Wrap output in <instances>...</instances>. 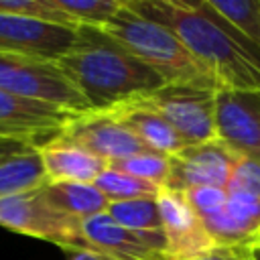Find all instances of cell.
<instances>
[{"mask_svg":"<svg viewBox=\"0 0 260 260\" xmlns=\"http://www.w3.org/2000/svg\"><path fill=\"white\" fill-rule=\"evenodd\" d=\"M144 18L171 28L213 73L219 89H260V49L238 32L209 0H126Z\"/></svg>","mask_w":260,"mask_h":260,"instance_id":"obj_1","label":"cell"},{"mask_svg":"<svg viewBox=\"0 0 260 260\" xmlns=\"http://www.w3.org/2000/svg\"><path fill=\"white\" fill-rule=\"evenodd\" d=\"M57 65L91 110H110L167 85L144 61L128 53L102 28L91 26H79L75 47L59 57Z\"/></svg>","mask_w":260,"mask_h":260,"instance_id":"obj_2","label":"cell"},{"mask_svg":"<svg viewBox=\"0 0 260 260\" xmlns=\"http://www.w3.org/2000/svg\"><path fill=\"white\" fill-rule=\"evenodd\" d=\"M102 30L122 45L128 53L154 69L167 85H191L203 89H219L217 79L207 71L167 26L140 16L126 0L120 12L110 18Z\"/></svg>","mask_w":260,"mask_h":260,"instance_id":"obj_3","label":"cell"},{"mask_svg":"<svg viewBox=\"0 0 260 260\" xmlns=\"http://www.w3.org/2000/svg\"><path fill=\"white\" fill-rule=\"evenodd\" d=\"M0 228L45 240L69 252L89 250L81 232V221L55 209L45 199L43 185L0 197Z\"/></svg>","mask_w":260,"mask_h":260,"instance_id":"obj_4","label":"cell"},{"mask_svg":"<svg viewBox=\"0 0 260 260\" xmlns=\"http://www.w3.org/2000/svg\"><path fill=\"white\" fill-rule=\"evenodd\" d=\"M0 89L20 98L53 104L75 114L91 110L87 100L63 73L57 61L0 53Z\"/></svg>","mask_w":260,"mask_h":260,"instance_id":"obj_5","label":"cell"},{"mask_svg":"<svg viewBox=\"0 0 260 260\" xmlns=\"http://www.w3.org/2000/svg\"><path fill=\"white\" fill-rule=\"evenodd\" d=\"M132 100L160 114L187 144H199L217 138L215 89L162 85Z\"/></svg>","mask_w":260,"mask_h":260,"instance_id":"obj_6","label":"cell"},{"mask_svg":"<svg viewBox=\"0 0 260 260\" xmlns=\"http://www.w3.org/2000/svg\"><path fill=\"white\" fill-rule=\"evenodd\" d=\"M240 158L242 156L219 138L199 144H187L171 156V175L162 189L179 193L197 187L225 189Z\"/></svg>","mask_w":260,"mask_h":260,"instance_id":"obj_7","label":"cell"},{"mask_svg":"<svg viewBox=\"0 0 260 260\" xmlns=\"http://www.w3.org/2000/svg\"><path fill=\"white\" fill-rule=\"evenodd\" d=\"M217 138L242 158L260 162V89L215 91Z\"/></svg>","mask_w":260,"mask_h":260,"instance_id":"obj_8","label":"cell"},{"mask_svg":"<svg viewBox=\"0 0 260 260\" xmlns=\"http://www.w3.org/2000/svg\"><path fill=\"white\" fill-rule=\"evenodd\" d=\"M79 28L0 12V53L57 61L75 47Z\"/></svg>","mask_w":260,"mask_h":260,"instance_id":"obj_9","label":"cell"},{"mask_svg":"<svg viewBox=\"0 0 260 260\" xmlns=\"http://www.w3.org/2000/svg\"><path fill=\"white\" fill-rule=\"evenodd\" d=\"M59 138L73 142L108 165L132 154L150 152L144 144L108 110H89L77 114L59 134Z\"/></svg>","mask_w":260,"mask_h":260,"instance_id":"obj_10","label":"cell"},{"mask_svg":"<svg viewBox=\"0 0 260 260\" xmlns=\"http://www.w3.org/2000/svg\"><path fill=\"white\" fill-rule=\"evenodd\" d=\"M89 250L112 260H173L162 232H136L122 228L108 213L81 221Z\"/></svg>","mask_w":260,"mask_h":260,"instance_id":"obj_11","label":"cell"},{"mask_svg":"<svg viewBox=\"0 0 260 260\" xmlns=\"http://www.w3.org/2000/svg\"><path fill=\"white\" fill-rule=\"evenodd\" d=\"M75 112L0 89V128L14 140L41 146L59 136Z\"/></svg>","mask_w":260,"mask_h":260,"instance_id":"obj_12","label":"cell"},{"mask_svg":"<svg viewBox=\"0 0 260 260\" xmlns=\"http://www.w3.org/2000/svg\"><path fill=\"white\" fill-rule=\"evenodd\" d=\"M156 203L167 250L173 260H189L217 246L183 193L160 189Z\"/></svg>","mask_w":260,"mask_h":260,"instance_id":"obj_13","label":"cell"},{"mask_svg":"<svg viewBox=\"0 0 260 260\" xmlns=\"http://www.w3.org/2000/svg\"><path fill=\"white\" fill-rule=\"evenodd\" d=\"M225 201L199 217L217 246L252 248L260 238V195L225 191Z\"/></svg>","mask_w":260,"mask_h":260,"instance_id":"obj_14","label":"cell"},{"mask_svg":"<svg viewBox=\"0 0 260 260\" xmlns=\"http://www.w3.org/2000/svg\"><path fill=\"white\" fill-rule=\"evenodd\" d=\"M37 150L47 183H93L108 167L100 156L59 136L37 146Z\"/></svg>","mask_w":260,"mask_h":260,"instance_id":"obj_15","label":"cell"},{"mask_svg":"<svg viewBox=\"0 0 260 260\" xmlns=\"http://www.w3.org/2000/svg\"><path fill=\"white\" fill-rule=\"evenodd\" d=\"M114 118H118L142 144L146 150L162 156H173L187 142L179 136V132L154 110L138 104L136 100L122 102L108 110Z\"/></svg>","mask_w":260,"mask_h":260,"instance_id":"obj_16","label":"cell"},{"mask_svg":"<svg viewBox=\"0 0 260 260\" xmlns=\"http://www.w3.org/2000/svg\"><path fill=\"white\" fill-rule=\"evenodd\" d=\"M45 199L59 211L83 221L106 213L110 201L93 183H45Z\"/></svg>","mask_w":260,"mask_h":260,"instance_id":"obj_17","label":"cell"},{"mask_svg":"<svg viewBox=\"0 0 260 260\" xmlns=\"http://www.w3.org/2000/svg\"><path fill=\"white\" fill-rule=\"evenodd\" d=\"M47 183V175L37 146H28L0 162V197L37 189Z\"/></svg>","mask_w":260,"mask_h":260,"instance_id":"obj_18","label":"cell"},{"mask_svg":"<svg viewBox=\"0 0 260 260\" xmlns=\"http://www.w3.org/2000/svg\"><path fill=\"white\" fill-rule=\"evenodd\" d=\"M106 213L122 228L136 232H162L160 211L156 199L110 201Z\"/></svg>","mask_w":260,"mask_h":260,"instance_id":"obj_19","label":"cell"},{"mask_svg":"<svg viewBox=\"0 0 260 260\" xmlns=\"http://www.w3.org/2000/svg\"><path fill=\"white\" fill-rule=\"evenodd\" d=\"M93 185L108 197V201H130V199H156L160 187L120 173L106 167L104 173L93 181Z\"/></svg>","mask_w":260,"mask_h":260,"instance_id":"obj_20","label":"cell"},{"mask_svg":"<svg viewBox=\"0 0 260 260\" xmlns=\"http://www.w3.org/2000/svg\"><path fill=\"white\" fill-rule=\"evenodd\" d=\"M209 4L260 49V0H209Z\"/></svg>","mask_w":260,"mask_h":260,"instance_id":"obj_21","label":"cell"},{"mask_svg":"<svg viewBox=\"0 0 260 260\" xmlns=\"http://www.w3.org/2000/svg\"><path fill=\"white\" fill-rule=\"evenodd\" d=\"M108 167H112L120 173H126L130 177H136L140 181L152 183L162 189L171 175V156H162V154H154V152H140V154H132V156L114 160Z\"/></svg>","mask_w":260,"mask_h":260,"instance_id":"obj_22","label":"cell"},{"mask_svg":"<svg viewBox=\"0 0 260 260\" xmlns=\"http://www.w3.org/2000/svg\"><path fill=\"white\" fill-rule=\"evenodd\" d=\"M55 4L77 24L102 28L110 18H114L124 0H55Z\"/></svg>","mask_w":260,"mask_h":260,"instance_id":"obj_23","label":"cell"},{"mask_svg":"<svg viewBox=\"0 0 260 260\" xmlns=\"http://www.w3.org/2000/svg\"><path fill=\"white\" fill-rule=\"evenodd\" d=\"M0 12L16 14V16H28V18H37V20H47V22L79 28L55 4V0H0Z\"/></svg>","mask_w":260,"mask_h":260,"instance_id":"obj_24","label":"cell"},{"mask_svg":"<svg viewBox=\"0 0 260 260\" xmlns=\"http://www.w3.org/2000/svg\"><path fill=\"white\" fill-rule=\"evenodd\" d=\"M225 191L260 195V162L250 158H240Z\"/></svg>","mask_w":260,"mask_h":260,"instance_id":"obj_25","label":"cell"},{"mask_svg":"<svg viewBox=\"0 0 260 260\" xmlns=\"http://www.w3.org/2000/svg\"><path fill=\"white\" fill-rule=\"evenodd\" d=\"M250 250L246 246H215L189 260H250Z\"/></svg>","mask_w":260,"mask_h":260,"instance_id":"obj_26","label":"cell"},{"mask_svg":"<svg viewBox=\"0 0 260 260\" xmlns=\"http://www.w3.org/2000/svg\"><path fill=\"white\" fill-rule=\"evenodd\" d=\"M28 146H35V144H26V142H20V140H0V162L6 160L8 156L28 148Z\"/></svg>","mask_w":260,"mask_h":260,"instance_id":"obj_27","label":"cell"},{"mask_svg":"<svg viewBox=\"0 0 260 260\" xmlns=\"http://www.w3.org/2000/svg\"><path fill=\"white\" fill-rule=\"evenodd\" d=\"M69 260H112L100 252H93V250H79V252H73V256Z\"/></svg>","mask_w":260,"mask_h":260,"instance_id":"obj_28","label":"cell"},{"mask_svg":"<svg viewBox=\"0 0 260 260\" xmlns=\"http://www.w3.org/2000/svg\"><path fill=\"white\" fill-rule=\"evenodd\" d=\"M250 260H260V238H258V242L250 250Z\"/></svg>","mask_w":260,"mask_h":260,"instance_id":"obj_29","label":"cell"},{"mask_svg":"<svg viewBox=\"0 0 260 260\" xmlns=\"http://www.w3.org/2000/svg\"><path fill=\"white\" fill-rule=\"evenodd\" d=\"M0 140H14V138H10V136H8V134H6V132L0 128Z\"/></svg>","mask_w":260,"mask_h":260,"instance_id":"obj_30","label":"cell"}]
</instances>
